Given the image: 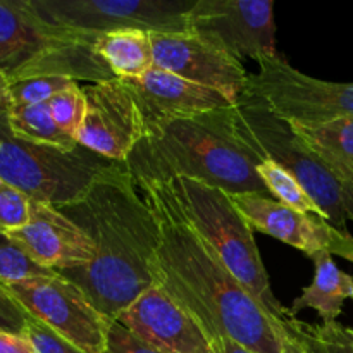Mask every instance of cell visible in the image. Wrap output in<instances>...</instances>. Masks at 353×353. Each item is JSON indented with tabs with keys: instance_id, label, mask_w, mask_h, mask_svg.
<instances>
[{
	"instance_id": "cell-1",
	"label": "cell",
	"mask_w": 353,
	"mask_h": 353,
	"mask_svg": "<svg viewBox=\"0 0 353 353\" xmlns=\"http://www.w3.org/2000/svg\"><path fill=\"white\" fill-rule=\"evenodd\" d=\"M159 224L150 264L154 281L210 340L231 338L254 353H281L278 323L233 278L210 245L185 219L168 185L141 190Z\"/></svg>"
},
{
	"instance_id": "cell-2",
	"label": "cell",
	"mask_w": 353,
	"mask_h": 353,
	"mask_svg": "<svg viewBox=\"0 0 353 353\" xmlns=\"http://www.w3.org/2000/svg\"><path fill=\"white\" fill-rule=\"evenodd\" d=\"M90 236L93 261L61 272L88 295L102 316L112 321L155 285L150 264L159 247V224L137 193L124 162L107 165L88 192L61 209Z\"/></svg>"
},
{
	"instance_id": "cell-3",
	"label": "cell",
	"mask_w": 353,
	"mask_h": 353,
	"mask_svg": "<svg viewBox=\"0 0 353 353\" xmlns=\"http://www.w3.org/2000/svg\"><path fill=\"white\" fill-rule=\"evenodd\" d=\"M261 161L238 134L231 107L147 123L124 165L140 190L190 178L230 195H268L255 171Z\"/></svg>"
},
{
	"instance_id": "cell-4",
	"label": "cell",
	"mask_w": 353,
	"mask_h": 353,
	"mask_svg": "<svg viewBox=\"0 0 353 353\" xmlns=\"http://www.w3.org/2000/svg\"><path fill=\"white\" fill-rule=\"evenodd\" d=\"M165 185L185 219L210 245L233 278L272 319H288V309L271 288L254 231L233 205L230 193L190 178H176Z\"/></svg>"
},
{
	"instance_id": "cell-5",
	"label": "cell",
	"mask_w": 353,
	"mask_h": 353,
	"mask_svg": "<svg viewBox=\"0 0 353 353\" xmlns=\"http://www.w3.org/2000/svg\"><path fill=\"white\" fill-rule=\"evenodd\" d=\"M233 123L241 140L259 157L276 162L295 176L323 210L324 219L341 233H348L341 181L307 147L288 121L276 116L259 100L241 95L233 107Z\"/></svg>"
},
{
	"instance_id": "cell-6",
	"label": "cell",
	"mask_w": 353,
	"mask_h": 353,
	"mask_svg": "<svg viewBox=\"0 0 353 353\" xmlns=\"http://www.w3.org/2000/svg\"><path fill=\"white\" fill-rule=\"evenodd\" d=\"M110 164L81 145L62 150L17 140L12 134L0 141V179L34 202L57 209L78 202Z\"/></svg>"
},
{
	"instance_id": "cell-7",
	"label": "cell",
	"mask_w": 353,
	"mask_h": 353,
	"mask_svg": "<svg viewBox=\"0 0 353 353\" xmlns=\"http://www.w3.org/2000/svg\"><path fill=\"white\" fill-rule=\"evenodd\" d=\"M52 34L95 41L119 30L185 33L195 0H30Z\"/></svg>"
},
{
	"instance_id": "cell-8",
	"label": "cell",
	"mask_w": 353,
	"mask_h": 353,
	"mask_svg": "<svg viewBox=\"0 0 353 353\" xmlns=\"http://www.w3.org/2000/svg\"><path fill=\"white\" fill-rule=\"evenodd\" d=\"M241 95L264 103L269 110L295 126H317L338 119H353V83L312 78L293 68L281 55L257 62Z\"/></svg>"
},
{
	"instance_id": "cell-9",
	"label": "cell",
	"mask_w": 353,
	"mask_h": 353,
	"mask_svg": "<svg viewBox=\"0 0 353 353\" xmlns=\"http://www.w3.org/2000/svg\"><path fill=\"white\" fill-rule=\"evenodd\" d=\"M3 290L34 317L85 353H103L110 321L97 310L76 283L52 276L2 285Z\"/></svg>"
},
{
	"instance_id": "cell-10",
	"label": "cell",
	"mask_w": 353,
	"mask_h": 353,
	"mask_svg": "<svg viewBox=\"0 0 353 353\" xmlns=\"http://www.w3.org/2000/svg\"><path fill=\"white\" fill-rule=\"evenodd\" d=\"M271 0H195L186 16L188 31L236 61L278 55Z\"/></svg>"
},
{
	"instance_id": "cell-11",
	"label": "cell",
	"mask_w": 353,
	"mask_h": 353,
	"mask_svg": "<svg viewBox=\"0 0 353 353\" xmlns=\"http://www.w3.org/2000/svg\"><path fill=\"white\" fill-rule=\"evenodd\" d=\"M85 116L76 140L110 162H126L141 140L145 121L133 92L123 79L83 86Z\"/></svg>"
},
{
	"instance_id": "cell-12",
	"label": "cell",
	"mask_w": 353,
	"mask_h": 353,
	"mask_svg": "<svg viewBox=\"0 0 353 353\" xmlns=\"http://www.w3.org/2000/svg\"><path fill=\"white\" fill-rule=\"evenodd\" d=\"M231 202L252 231H261L312 259L319 252L353 262V236L314 214L300 212L261 193H231Z\"/></svg>"
},
{
	"instance_id": "cell-13",
	"label": "cell",
	"mask_w": 353,
	"mask_h": 353,
	"mask_svg": "<svg viewBox=\"0 0 353 353\" xmlns=\"http://www.w3.org/2000/svg\"><path fill=\"white\" fill-rule=\"evenodd\" d=\"M154 68L240 99L248 72L240 61L192 31L150 33Z\"/></svg>"
},
{
	"instance_id": "cell-14",
	"label": "cell",
	"mask_w": 353,
	"mask_h": 353,
	"mask_svg": "<svg viewBox=\"0 0 353 353\" xmlns=\"http://www.w3.org/2000/svg\"><path fill=\"white\" fill-rule=\"evenodd\" d=\"M38 265L55 272L86 268L93 261L88 234L61 209L31 200L30 221L19 230L0 234Z\"/></svg>"
},
{
	"instance_id": "cell-15",
	"label": "cell",
	"mask_w": 353,
	"mask_h": 353,
	"mask_svg": "<svg viewBox=\"0 0 353 353\" xmlns=\"http://www.w3.org/2000/svg\"><path fill=\"white\" fill-rule=\"evenodd\" d=\"M134 336L165 353H210L203 327L155 283L119 316Z\"/></svg>"
},
{
	"instance_id": "cell-16",
	"label": "cell",
	"mask_w": 353,
	"mask_h": 353,
	"mask_svg": "<svg viewBox=\"0 0 353 353\" xmlns=\"http://www.w3.org/2000/svg\"><path fill=\"white\" fill-rule=\"evenodd\" d=\"M123 81L133 92L145 124L169 117H186L219 109H231L240 100L221 90L192 83L172 72L155 68H152L141 78Z\"/></svg>"
},
{
	"instance_id": "cell-17",
	"label": "cell",
	"mask_w": 353,
	"mask_h": 353,
	"mask_svg": "<svg viewBox=\"0 0 353 353\" xmlns=\"http://www.w3.org/2000/svg\"><path fill=\"white\" fill-rule=\"evenodd\" d=\"M57 38L30 0H0V71L9 76L40 55Z\"/></svg>"
},
{
	"instance_id": "cell-18",
	"label": "cell",
	"mask_w": 353,
	"mask_h": 353,
	"mask_svg": "<svg viewBox=\"0 0 353 353\" xmlns=\"http://www.w3.org/2000/svg\"><path fill=\"white\" fill-rule=\"evenodd\" d=\"M34 76H62L74 81L103 83L112 81V74L105 62L93 50V41L78 37H61L48 45L40 55L9 76V81Z\"/></svg>"
},
{
	"instance_id": "cell-19",
	"label": "cell",
	"mask_w": 353,
	"mask_h": 353,
	"mask_svg": "<svg viewBox=\"0 0 353 353\" xmlns=\"http://www.w3.org/2000/svg\"><path fill=\"white\" fill-rule=\"evenodd\" d=\"M316 264L314 279L293 300L288 309V319H295L299 312L312 309L319 314L323 323H334L343 310V302L353 295V278L341 271L333 262L330 252H319L312 257Z\"/></svg>"
},
{
	"instance_id": "cell-20",
	"label": "cell",
	"mask_w": 353,
	"mask_h": 353,
	"mask_svg": "<svg viewBox=\"0 0 353 353\" xmlns=\"http://www.w3.org/2000/svg\"><path fill=\"white\" fill-rule=\"evenodd\" d=\"M95 54L116 79H137L154 68V48L148 31L119 30L103 33L93 41Z\"/></svg>"
},
{
	"instance_id": "cell-21",
	"label": "cell",
	"mask_w": 353,
	"mask_h": 353,
	"mask_svg": "<svg viewBox=\"0 0 353 353\" xmlns=\"http://www.w3.org/2000/svg\"><path fill=\"white\" fill-rule=\"evenodd\" d=\"M292 126L341 183L353 179V119H338L317 126Z\"/></svg>"
},
{
	"instance_id": "cell-22",
	"label": "cell",
	"mask_w": 353,
	"mask_h": 353,
	"mask_svg": "<svg viewBox=\"0 0 353 353\" xmlns=\"http://www.w3.org/2000/svg\"><path fill=\"white\" fill-rule=\"evenodd\" d=\"M9 128L14 138L37 145L72 150L78 147L76 138L64 133L55 124L48 102L26 107H9Z\"/></svg>"
},
{
	"instance_id": "cell-23",
	"label": "cell",
	"mask_w": 353,
	"mask_h": 353,
	"mask_svg": "<svg viewBox=\"0 0 353 353\" xmlns=\"http://www.w3.org/2000/svg\"><path fill=\"white\" fill-rule=\"evenodd\" d=\"M281 323L307 353H353V327L338 321L309 324L299 319H283Z\"/></svg>"
},
{
	"instance_id": "cell-24",
	"label": "cell",
	"mask_w": 353,
	"mask_h": 353,
	"mask_svg": "<svg viewBox=\"0 0 353 353\" xmlns=\"http://www.w3.org/2000/svg\"><path fill=\"white\" fill-rule=\"evenodd\" d=\"M255 171H257L261 181L264 183L268 193L272 195V199L292 207V209L300 210V212L314 214V216H319L324 219L323 210L319 209V205L310 199L309 193L296 181L295 176L290 174L281 165L269 161V159H262Z\"/></svg>"
},
{
	"instance_id": "cell-25",
	"label": "cell",
	"mask_w": 353,
	"mask_h": 353,
	"mask_svg": "<svg viewBox=\"0 0 353 353\" xmlns=\"http://www.w3.org/2000/svg\"><path fill=\"white\" fill-rule=\"evenodd\" d=\"M74 83L78 81L62 78V76H34V78L16 79V81H9V86H7V102H9V107L45 103Z\"/></svg>"
},
{
	"instance_id": "cell-26",
	"label": "cell",
	"mask_w": 353,
	"mask_h": 353,
	"mask_svg": "<svg viewBox=\"0 0 353 353\" xmlns=\"http://www.w3.org/2000/svg\"><path fill=\"white\" fill-rule=\"evenodd\" d=\"M0 241V285H12V283L24 281L31 278H41V276H52L55 271L45 269L31 261L23 250L7 241L6 238Z\"/></svg>"
},
{
	"instance_id": "cell-27",
	"label": "cell",
	"mask_w": 353,
	"mask_h": 353,
	"mask_svg": "<svg viewBox=\"0 0 353 353\" xmlns=\"http://www.w3.org/2000/svg\"><path fill=\"white\" fill-rule=\"evenodd\" d=\"M85 105V93H83V86H79V83H74L68 90L57 93L48 100V107H50L55 124L64 133L71 134L72 138H76L79 126H81Z\"/></svg>"
},
{
	"instance_id": "cell-28",
	"label": "cell",
	"mask_w": 353,
	"mask_h": 353,
	"mask_svg": "<svg viewBox=\"0 0 353 353\" xmlns=\"http://www.w3.org/2000/svg\"><path fill=\"white\" fill-rule=\"evenodd\" d=\"M31 199L0 179V234L19 230L30 221Z\"/></svg>"
},
{
	"instance_id": "cell-29",
	"label": "cell",
	"mask_w": 353,
	"mask_h": 353,
	"mask_svg": "<svg viewBox=\"0 0 353 353\" xmlns=\"http://www.w3.org/2000/svg\"><path fill=\"white\" fill-rule=\"evenodd\" d=\"M24 336L33 345L34 353H85L79 350L76 345L62 338L43 323L30 316L24 330Z\"/></svg>"
},
{
	"instance_id": "cell-30",
	"label": "cell",
	"mask_w": 353,
	"mask_h": 353,
	"mask_svg": "<svg viewBox=\"0 0 353 353\" xmlns=\"http://www.w3.org/2000/svg\"><path fill=\"white\" fill-rule=\"evenodd\" d=\"M103 353H165L157 350L152 345L145 343L140 338L134 336L130 330L123 326L119 321H112L107 333L105 350Z\"/></svg>"
},
{
	"instance_id": "cell-31",
	"label": "cell",
	"mask_w": 353,
	"mask_h": 353,
	"mask_svg": "<svg viewBox=\"0 0 353 353\" xmlns=\"http://www.w3.org/2000/svg\"><path fill=\"white\" fill-rule=\"evenodd\" d=\"M28 319L26 310L0 285V333L24 334Z\"/></svg>"
},
{
	"instance_id": "cell-32",
	"label": "cell",
	"mask_w": 353,
	"mask_h": 353,
	"mask_svg": "<svg viewBox=\"0 0 353 353\" xmlns=\"http://www.w3.org/2000/svg\"><path fill=\"white\" fill-rule=\"evenodd\" d=\"M0 353H34V348L24 334L0 333Z\"/></svg>"
},
{
	"instance_id": "cell-33",
	"label": "cell",
	"mask_w": 353,
	"mask_h": 353,
	"mask_svg": "<svg viewBox=\"0 0 353 353\" xmlns=\"http://www.w3.org/2000/svg\"><path fill=\"white\" fill-rule=\"evenodd\" d=\"M210 353H254L248 348H245L243 345H240L238 341L231 340V338H214L212 340V350Z\"/></svg>"
},
{
	"instance_id": "cell-34",
	"label": "cell",
	"mask_w": 353,
	"mask_h": 353,
	"mask_svg": "<svg viewBox=\"0 0 353 353\" xmlns=\"http://www.w3.org/2000/svg\"><path fill=\"white\" fill-rule=\"evenodd\" d=\"M278 331L279 338H281V353H307L305 348L296 341V338L283 326V323H278Z\"/></svg>"
},
{
	"instance_id": "cell-35",
	"label": "cell",
	"mask_w": 353,
	"mask_h": 353,
	"mask_svg": "<svg viewBox=\"0 0 353 353\" xmlns=\"http://www.w3.org/2000/svg\"><path fill=\"white\" fill-rule=\"evenodd\" d=\"M341 196H343V207L347 217L353 221V179L341 183Z\"/></svg>"
},
{
	"instance_id": "cell-36",
	"label": "cell",
	"mask_w": 353,
	"mask_h": 353,
	"mask_svg": "<svg viewBox=\"0 0 353 353\" xmlns=\"http://www.w3.org/2000/svg\"><path fill=\"white\" fill-rule=\"evenodd\" d=\"M7 86H9V78L6 72L0 71V102H7Z\"/></svg>"
},
{
	"instance_id": "cell-37",
	"label": "cell",
	"mask_w": 353,
	"mask_h": 353,
	"mask_svg": "<svg viewBox=\"0 0 353 353\" xmlns=\"http://www.w3.org/2000/svg\"><path fill=\"white\" fill-rule=\"evenodd\" d=\"M352 300H353V295H352Z\"/></svg>"
}]
</instances>
